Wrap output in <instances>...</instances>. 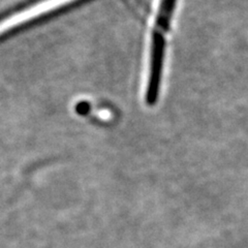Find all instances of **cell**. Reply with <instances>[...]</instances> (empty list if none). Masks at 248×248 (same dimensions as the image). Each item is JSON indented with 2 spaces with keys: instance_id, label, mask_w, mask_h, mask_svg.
<instances>
[{
  "instance_id": "3957f363",
  "label": "cell",
  "mask_w": 248,
  "mask_h": 248,
  "mask_svg": "<svg viewBox=\"0 0 248 248\" xmlns=\"http://www.w3.org/2000/svg\"><path fill=\"white\" fill-rule=\"evenodd\" d=\"M177 0H161L159 13L157 16L156 25H155V29L158 32L165 34V32L170 28V19H172V14L175 10Z\"/></svg>"
},
{
  "instance_id": "6da1fadb",
  "label": "cell",
  "mask_w": 248,
  "mask_h": 248,
  "mask_svg": "<svg viewBox=\"0 0 248 248\" xmlns=\"http://www.w3.org/2000/svg\"><path fill=\"white\" fill-rule=\"evenodd\" d=\"M74 1L77 0H40V1L31 3L23 10L15 12L7 16L6 18L0 20V36L24 23L35 20L41 16L52 13Z\"/></svg>"
},
{
  "instance_id": "7a4b0ae2",
  "label": "cell",
  "mask_w": 248,
  "mask_h": 248,
  "mask_svg": "<svg viewBox=\"0 0 248 248\" xmlns=\"http://www.w3.org/2000/svg\"><path fill=\"white\" fill-rule=\"evenodd\" d=\"M165 34L158 31H153L152 45H151V60H150V74L148 86L146 90V103L149 106L156 104L161 80L162 64L165 56Z\"/></svg>"
}]
</instances>
